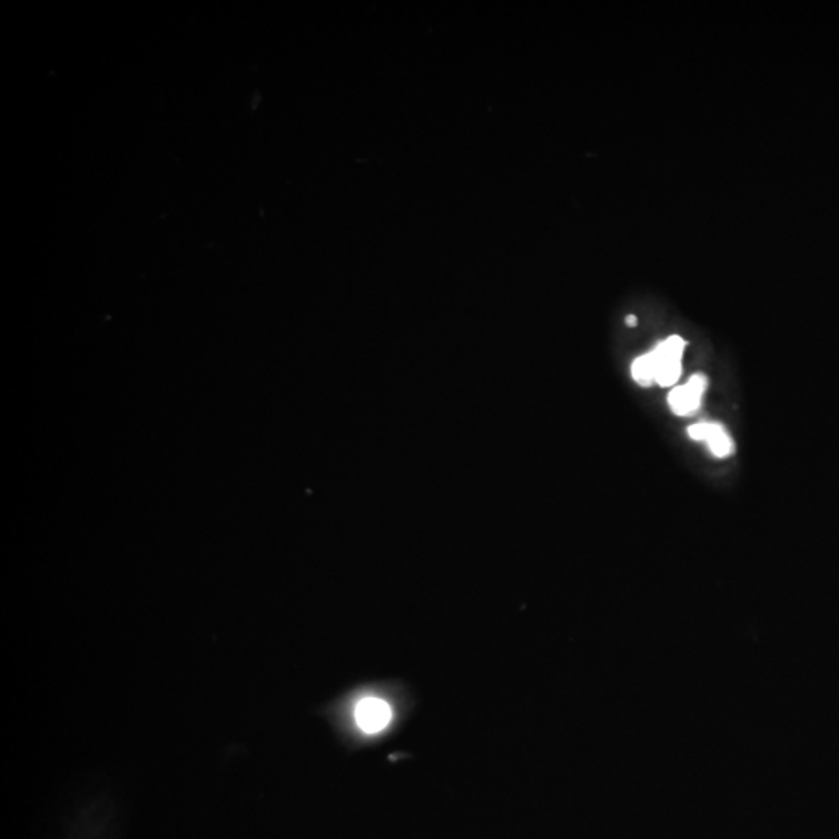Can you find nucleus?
Here are the masks:
<instances>
[{"label": "nucleus", "instance_id": "obj_1", "mask_svg": "<svg viewBox=\"0 0 839 839\" xmlns=\"http://www.w3.org/2000/svg\"><path fill=\"white\" fill-rule=\"evenodd\" d=\"M684 348L685 340L682 337L670 336L652 352L639 356L631 366V375L642 386H650L652 383H658L661 387L673 386L681 378Z\"/></svg>", "mask_w": 839, "mask_h": 839}, {"label": "nucleus", "instance_id": "obj_2", "mask_svg": "<svg viewBox=\"0 0 839 839\" xmlns=\"http://www.w3.org/2000/svg\"><path fill=\"white\" fill-rule=\"evenodd\" d=\"M708 387L703 375H693L684 386L677 387L669 394V406L674 415L685 417L700 409L701 398Z\"/></svg>", "mask_w": 839, "mask_h": 839}, {"label": "nucleus", "instance_id": "obj_3", "mask_svg": "<svg viewBox=\"0 0 839 839\" xmlns=\"http://www.w3.org/2000/svg\"><path fill=\"white\" fill-rule=\"evenodd\" d=\"M355 719L361 731L375 734L389 724L392 711L389 704L379 700V698H364L356 705Z\"/></svg>", "mask_w": 839, "mask_h": 839}, {"label": "nucleus", "instance_id": "obj_4", "mask_svg": "<svg viewBox=\"0 0 839 839\" xmlns=\"http://www.w3.org/2000/svg\"><path fill=\"white\" fill-rule=\"evenodd\" d=\"M690 438L705 442L715 457H728L734 453V441L720 423H697L689 426Z\"/></svg>", "mask_w": 839, "mask_h": 839}, {"label": "nucleus", "instance_id": "obj_5", "mask_svg": "<svg viewBox=\"0 0 839 839\" xmlns=\"http://www.w3.org/2000/svg\"><path fill=\"white\" fill-rule=\"evenodd\" d=\"M626 324L636 325V317L630 316L629 319H626Z\"/></svg>", "mask_w": 839, "mask_h": 839}]
</instances>
